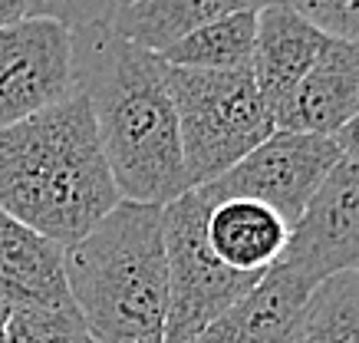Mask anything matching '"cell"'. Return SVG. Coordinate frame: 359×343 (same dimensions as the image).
<instances>
[{
    "label": "cell",
    "instance_id": "obj_1",
    "mask_svg": "<svg viewBox=\"0 0 359 343\" xmlns=\"http://www.w3.org/2000/svg\"><path fill=\"white\" fill-rule=\"evenodd\" d=\"M73 50L119 199L168 205L191 191L162 60L112 36L106 23L73 30Z\"/></svg>",
    "mask_w": 359,
    "mask_h": 343
},
{
    "label": "cell",
    "instance_id": "obj_2",
    "mask_svg": "<svg viewBox=\"0 0 359 343\" xmlns=\"http://www.w3.org/2000/svg\"><path fill=\"white\" fill-rule=\"evenodd\" d=\"M119 201L83 89L0 129V208L63 251Z\"/></svg>",
    "mask_w": 359,
    "mask_h": 343
},
{
    "label": "cell",
    "instance_id": "obj_3",
    "mask_svg": "<svg viewBox=\"0 0 359 343\" xmlns=\"http://www.w3.org/2000/svg\"><path fill=\"white\" fill-rule=\"evenodd\" d=\"M162 208L119 201L83 241L66 248V288L89 343H165Z\"/></svg>",
    "mask_w": 359,
    "mask_h": 343
},
{
    "label": "cell",
    "instance_id": "obj_4",
    "mask_svg": "<svg viewBox=\"0 0 359 343\" xmlns=\"http://www.w3.org/2000/svg\"><path fill=\"white\" fill-rule=\"evenodd\" d=\"M165 86L178 116L182 159L191 189L221 178L273 133L271 109L250 69L211 73L165 67Z\"/></svg>",
    "mask_w": 359,
    "mask_h": 343
},
{
    "label": "cell",
    "instance_id": "obj_5",
    "mask_svg": "<svg viewBox=\"0 0 359 343\" xmlns=\"http://www.w3.org/2000/svg\"><path fill=\"white\" fill-rule=\"evenodd\" d=\"M211 201L198 189L162 208L165 264H168V327L165 343H188L234 307L261 277L238 274L208 248L205 222Z\"/></svg>",
    "mask_w": 359,
    "mask_h": 343
},
{
    "label": "cell",
    "instance_id": "obj_6",
    "mask_svg": "<svg viewBox=\"0 0 359 343\" xmlns=\"http://www.w3.org/2000/svg\"><path fill=\"white\" fill-rule=\"evenodd\" d=\"M339 149L330 135L283 133L273 129L254 152H248L234 168L221 178L201 185L211 205L224 199H254L273 208L283 222L294 228L304 215L306 201L316 195L320 182L337 166Z\"/></svg>",
    "mask_w": 359,
    "mask_h": 343
},
{
    "label": "cell",
    "instance_id": "obj_7",
    "mask_svg": "<svg viewBox=\"0 0 359 343\" xmlns=\"http://www.w3.org/2000/svg\"><path fill=\"white\" fill-rule=\"evenodd\" d=\"M76 89L69 27L27 17L0 30V129L50 109Z\"/></svg>",
    "mask_w": 359,
    "mask_h": 343
},
{
    "label": "cell",
    "instance_id": "obj_8",
    "mask_svg": "<svg viewBox=\"0 0 359 343\" xmlns=\"http://www.w3.org/2000/svg\"><path fill=\"white\" fill-rule=\"evenodd\" d=\"M306 288L359 267V159H339L290 228L277 261Z\"/></svg>",
    "mask_w": 359,
    "mask_h": 343
},
{
    "label": "cell",
    "instance_id": "obj_9",
    "mask_svg": "<svg viewBox=\"0 0 359 343\" xmlns=\"http://www.w3.org/2000/svg\"><path fill=\"white\" fill-rule=\"evenodd\" d=\"M359 112V43L327 40L297 89L271 112L273 129L337 135Z\"/></svg>",
    "mask_w": 359,
    "mask_h": 343
},
{
    "label": "cell",
    "instance_id": "obj_10",
    "mask_svg": "<svg viewBox=\"0 0 359 343\" xmlns=\"http://www.w3.org/2000/svg\"><path fill=\"white\" fill-rule=\"evenodd\" d=\"M66 251L0 208V300L11 307L76 310L66 288Z\"/></svg>",
    "mask_w": 359,
    "mask_h": 343
},
{
    "label": "cell",
    "instance_id": "obj_11",
    "mask_svg": "<svg viewBox=\"0 0 359 343\" xmlns=\"http://www.w3.org/2000/svg\"><path fill=\"white\" fill-rule=\"evenodd\" d=\"M330 36L313 23L283 4H261L257 7V34H254V60L250 76L261 89L267 109H277L297 83L310 73L320 50Z\"/></svg>",
    "mask_w": 359,
    "mask_h": 343
},
{
    "label": "cell",
    "instance_id": "obj_12",
    "mask_svg": "<svg viewBox=\"0 0 359 343\" xmlns=\"http://www.w3.org/2000/svg\"><path fill=\"white\" fill-rule=\"evenodd\" d=\"M310 294L313 288L273 264L234 307H228L188 343H290Z\"/></svg>",
    "mask_w": 359,
    "mask_h": 343
},
{
    "label": "cell",
    "instance_id": "obj_13",
    "mask_svg": "<svg viewBox=\"0 0 359 343\" xmlns=\"http://www.w3.org/2000/svg\"><path fill=\"white\" fill-rule=\"evenodd\" d=\"M205 238L211 255L238 274L264 277L287 251L290 224L254 199H224L208 211Z\"/></svg>",
    "mask_w": 359,
    "mask_h": 343
},
{
    "label": "cell",
    "instance_id": "obj_14",
    "mask_svg": "<svg viewBox=\"0 0 359 343\" xmlns=\"http://www.w3.org/2000/svg\"><path fill=\"white\" fill-rule=\"evenodd\" d=\"M264 0H135L106 17V30L145 53L162 56L168 46L185 40L218 17L257 11Z\"/></svg>",
    "mask_w": 359,
    "mask_h": 343
},
{
    "label": "cell",
    "instance_id": "obj_15",
    "mask_svg": "<svg viewBox=\"0 0 359 343\" xmlns=\"http://www.w3.org/2000/svg\"><path fill=\"white\" fill-rule=\"evenodd\" d=\"M254 34H257V11H238L218 17L185 40L168 46L158 60L178 69H211V73H238L250 69L254 60Z\"/></svg>",
    "mask_w": 359,
    "mask_h": 343
},
{
    "label": "cell",
    "instance_id": "obj_16",
    "mask_svg": "<svg viewBox=\"0 0 359 343\" xmlns=\"http://www.w3.org/2000/svg\"><path fill=\"white\" fill-rule=\"evenodd\" d=\"M290 343H359V267L316 284Z\"/></svg>",
    "mask_w": 359,
    "mask_h": 343
},
{
    "label": "cell",
    "instance_id": "obj_17",
    "mask_svg": "<svg viewBox=\"0 0 359 343\" xmlns=\"http://www.w3.org/2000/svg\"><path fill=\"white\" fill-rule=\"evenodd\" d=\"M0 343H89V333L76 310L13 307Z\"/></svg>",
    "mask_w": 359,
    "mask_h": 343
},
{
    "label": "cell",
    "instance_id": "obj_18",
    "mask_svg": "<svg viewBox=\"0 0 359 343\" xmlns=\"http://www.w3.org/2000/svg\"><path fill=\"white\" fill-rule=\"evenodd\" d=\"M264 4H283L300 17L323 30L330 40L359 43V0H264Z\"/></svg>",
    "mask_w": 359,
    "mask_h": 343
},
{
    "label": "cell",
    "instance_id": "obj_19",
    "mask_svg": "<svg viewBox=\"0 0 359 343\" xmlns=\"http://www.w3.org/2000/svg\"><path fill=\"white\" fill-rule=\"evenodd\" d=\"M23 4H27V17L56 20L69 30L106 23V13H109L106 0H23Z\"/></svg>",
    "mask_w": 359,
    "mask_h": 343
},
{
    "label": "cell",
    "instance_id": "obj_20",
    "mask_svg": "<svg viewBox=\"0 0 359 343\" xmlns=\"http://www.w3.org/2000/svg\"><path fill=\"white\" fill-rule=\"evenodd\" d=\"M330 139L337 142V149H339L343 159H359V112L343 126V129H339L337 135H330Z\"/></svg>",
    "mask_w": 359,
    "mask_h": 343
},
{
    "label": "cell",
    "instance_id": "obj_21",
    "mask_svg": "<svg viewBox=\"0 0 359 343\" xmlns=\"http://www.w3.org/2000/svg\"><path fill=\"white\" fill-rule=\"evenodd\" d=\"M20 20H27V4L23 0H0V30Z\"/></svg>",
    "mask_w": 359,
    "mask_h": 343
},
{
    "label": "cell",
    "instance_id": "obj_22",
    "mask_svg": "<svg viewBox=\"0 0 359 343\" xmlns=\"http://www.w3.org/2000/svg\"><path fill=\"white\" fill-rule=\"evenodd\" d=\"M129 4H135V0H106L109 13H112V11H119V7H129ZM109 13H106V17H109Z\"/></svg>",
    "mask_w": 359,
    "mask_h": 343
},
{
    "label": "cell",
    "instance_id": "obj_23",
    "mask_svg": "<svg viewBox=\"0 0 359 343\" xmlns=\"http://www.w3.org/2000/svg\"><path fill=\"white\" fill-rule=\"evenodd\" d=\"M11 304H4V300H0V330H4V323H7V317H11Z\"/></svg>",
    "mask_w": 359,
    "mask_h": 343
}]
</instances>
